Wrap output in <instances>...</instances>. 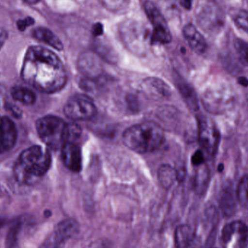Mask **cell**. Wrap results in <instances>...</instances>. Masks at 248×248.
Returning a JSON list of instances; mask_svg holds the SVG:
<instances>
[{"mask_svg": "<svg viewBox=\"0 0 248 248\" xmlns=\"http://www.w3.org/2000/svg\"><path fill=\"white\" fill-rule=\"evenodd\" d=\"M62 159L65 166L71 171L79 172L82 167L81 148L76 141H67L62 148Z\"/></svg>", "mask_w": 248, "mask_h": 248, "instance_id": "obj_9", "label": "cell"}, {"mask_svg": "<svg viewBox=\"0 0 248 248\" xmlns=\"http://www.w3.org/2000/svg\"><path fill=\"white\" fill-rule=\"evenodd\" d=\"M184 36L191 49L198 54H202L207 49V43L204 36L192 24H187L183 29Z\"/></svg>", "mask_w": 248, "mask_h": 248, "instance_id": "obj_11", "label": "cell"}, {"mask_svg": "<svg viewBox=\"0 0 248 248\" xmlns=\"http://www.w3.org/2000/svg\"><path fill=\"white\" fill-rule=\"evenodd\" d=\"M237 198L240 205L248 209V175L243 176L237 185Z\"/></svg>", "mask_w": 248, "mask_h": 248, "instance_id": "obj_23", "label": "cell"}, {"mask_svg": "<svg viewBox=\"0 0 248 248\" xmlns=\"http://www.w3.org/2000/svg\"><path fill=\"white\" fill-rule=\"evenodd\" d=\"M208 179H209V173L208 170L205 168L202 169V173H200L197 176L196 182H195V189L198 193H202L206 189L208 185Z\"/></svg>", "mask_w": 248, "mask_h": 248, "instance_id": "obj_26", "label": "cell"}, {"mask_svg": "<svg viewBox=\"0 0 248 248\" xmlns=\"http://www.w3.org/2000/svg\"><path fill=\"white\" fill-rule=\"evenodd\" d=\"M220 204L223 211L226 213L231 212L234 208V195H233L232 185L227 182L221 191Z\"/></svg>", "mask_w": 248, "mask_h": 248, "instance_id": "obj_20", "label": "cell"}, {"mask_svg": "<svg viewBox=\"0 0 248 248\" xmlns=\"http://www.w3.org/2000/svg\"><path fill=\"white\" fill-rule=\"evenodd\" d=\"M198 138L201 147L214 156L218 150L220 134L215 125L205 116L198 118Z\"/></svg>", "mask_w": 248, "mask_h": 248, "instance_id": "obj_6", "label": "cell"}, {"mask_svg": "<svg viewBox=\"0 0 248 248\" xmlns=\"http://www.w3.org/2000/svg\"><path fill=\"white\" fill-rule=\"evenodd\" d=\"M237 248H248V238L237 242Z\"/></svg>", "mask_w": 248, "mask_h": 248, "instance_id": "obj_35", "label": "cell"}, {"mask_svg": "<svg viewBox=\"0 0 248 248\" xmlns=\"http://www.w3.org/2000/svg\"><path fill=\"white\" fill-rule=\"evenodd\" d=\"M234 46L240 62L248 65V42L243 39H237L234 40Z\"/></svg>", "mask_w": 248, "mask_h": 248, "instance_id": "obj_24", "label": "cell"}, {"mask_svg": "<svg viewBox=\"0 0 248 248\" xmlns=\"http://www.w3.org/2000/svg\"><path fill=\"white\" fill-rule=\"evenodd\" d=\"M174 241L176 248H202L201 239L189 226H178L175 230Z\"/></svg>", "mask_w": 248, "mask_h": 248, "instance_id": "obj_10", "label": "cell"}, {"mask_svg": "<svg viewBox=\"0 0 248 248\" xmlns=\"http://www.w3.org/2000/svg\"><path fill=\"white\" fill-rule=\"evenodd\" d=\"M6 248H19L18 245L15 244L13 245V246H8V247H6Z\"/></svg>", "mask_w": 248, "mask_h": 248, "instance_id": "obj_39", "label": "cell"}, {"mask_svg": "<svg viewBox=\"0 0 248 248\" xmlns=\"http://www.w3.org/2000/svg\"><path fill=\"white\" fill-rule=\"evenodd\" d=\"M17 140V129L13 121L5 116H0V154L14 147Z\"/></svg>", "mask_w": 248, "mask_h": 248, "instance_id": "obj_8", "label": "cell"}, {"mask_svg": "<svg viewBox=\"0 0 248 248\" xmlns=\"http://www.w3.org/2000/svg\"><path fill=\"white\" fill-rule=\"evenodd\" d=\"M52 156L47 149L33 146L22 152L13 169L14 178L26 186L33 185L49 170Z\"/></svg>", "mask_w": 248, "mask_h": 248, "instance_id": "obj_2", "label": "cell"}, {"mask_svg": "<svg viewBox=\"0 0 248 248\" xmlns=\"http://www.w3.org/2000/svg\"><path fill=\"white\" fill-rule=\"evenodd\" d=\"M24 1L30 4H35L39 2V0H24Z\"/></svg>", "mask_w": 248, "mask_h": 248, "instance_id": "obj_38", "label": "cell"}, {"mask_svg": "<svg viewBox=\"0 0 248 248\" xmlns=\"http://www.w3.org/2000/svg\"><path fill=\"white\" fill-rule=\"evenodd\" d=\"M78 231H79L78 223L75 219L68 218L58 223L55 226L53 232L64 243H66L68 240L77 235Z\"/></svg>", "mask_w": 248, "mask_h": 248, "instance_id": "obj_12", "label": "cell"}, {"mask_svg": "<svg viewBox=\"0 0 248 248\" xmlns=\"http://www.w3.org/2000/svg\"><path fill=\"white\" fill-rule=\"evenodd\" d=\"M78 64L82 68L83 71L87 74H93L94 72H97L100 68V62L97 57L89 52L83 53L80 56Z\"/></svg>", "mask_w": 248, "mask_h": 248, "instance_id": "obj_18", "label": "cell"}, {"mask_svg": "<svg viewBox=\"0 0 248 248\" xmlns=\"http://www.w3.org/2000/svg\"><path fill=\"white\" fill-rule=\"evenodd\" d=\"M224 165H219V166H218V171H222L224 170Z\"/></svg>", "mask_w": 248, "mask_h": 248, "instance_id": "obj_40", "label": "cell"}, {"mask_svg": "<svg viewBox=\"0 0 248 248\" xmlns=\"http://www.w3.org/2000/svg\"><path fill=\"white\" fill-rule=\"evenodd\" d=\"M204 163L203 153L201 150H197L192 157V163L194 166H199Z\"/></svg>", "mask_w": 248, "mask_h": 248, "instance_id": "obj_29", "label": "cell"}, {"mask_svg": "<svg viewBox=\"0 0 248 248\" xmlns=\"http://www.w3.org/2000/svg\"><path fill=\"white\" fill-rule=\"evenodd\" d=\"M33 23H34V20H33V18H31V17H27V18L17 21V26L19 30L24 31L26 28L33 24Z\"/></svg>", "mask_w": 248, "mask_h": 248, "instance_id": "obj_30", "label": "cell"}, {"mask_svg": "<svg viewBox=\"0 0 248 248\" xmlns=\"http://www.w3.org/2000/svg\"><path fill=\"white\" fill-rule=\"evenodd\" d=\"M23 221L22 218H17L11 223L6 235V247L17 244V238L23 228Z\"/></svg>", "mask_w": 248, "mask_h": 248, "instance_id": "obj_22", "label": "cell"}, {"mask_svg": "<svg viewBox=\"0 0 248 248\" xmlns=\"http://www.w3.org/2000/svg\"><path fill=\"white\" fill-rule=\"evenodd\" d=\"M11 94L15 100L26 106H31L36 101V94L27 87H15L12 89Z\"/></svg>", "mask_w": 248, "mask_h": 248, "instance_id": "obj_16", "label": "cell"}, {"mask_svg": "<svg viewBox=\"0 0 248 248\" xmlns=\"http://www.w3.org/2000/svg\"><path fill=\"white\" fill-rule=\"evenodd\" d=\"M238 83L243 87H248V79L246 77H240V78H239Z\"/></svg>", "mask_w": 248, "mask_h": 248, "instance_id": "obj_36", "label": "cell"}, {"mask_svg": "<svg viewBox=\"0 0 248 248\" xmlns=\"http://www.w3.org/2000/svg\"><path fill=\"white\" fill-rule=\"evenodd\" d=\"M163 128L154 122H144L131 125L124 131V143L136 153H151L159 148L164 141Z\"/></svg>", "mask_w": 248, "mask_h": 248, "instance_id": "obj_3", "label": "cell"}, {"mask_svg": "<svg viewBox=\"0 0 248 248\" xmlns=\"http://www.w3.org/2000/svg\"><path fill=\"white\" fill-rule=\"evenodd\" d=\"M119 32L122 39L128 43L134 42H147L148 40V31L139 22L128 19L124 20L119 26Z\"/></svg>", "mask_w": 248, "mask_h": 248, "instance_id": "obj_7", "label": "cell"}, {"mask_svg": "<svg viewBox=\"0 0 248 248\" xmlns=\"http://www.w3.org/2000/svg\"><path fill=\"white\" fill-rule=\"evenodd\" d=\"M172 40L171 33L168 26H160L155 27L153 33L150 37V42L152 44H166L170 43Z\"/></svg>", "mask_w": 248, "mask_h": 248, "instance_id": "obj_21", "label": "cell"}, {"mask_svg": "<svg viewBox=\"0 0 248 248\" xmlns=\"http://www.w3.org/2000/svg\"><path fill=\"white\" fill-rule=\"evenodd\" d=\"M237 237L238 242L248 238V227L242 221H234L224 227L222 239L224 243H228L232 239Z\"/></svg>", "mask_w": 248, "mask_h": 248, "instance_id": "obj_14", "label": "cell"}, {"mask_svg": "<svg viewBox=\"0 0 248 248\" xmlns=\"http://www.w3.org/2000/svg\"><path fill=\"white\" fill-rule=\"evenodd\" d=\"M21 76L29 85L45 94L61 91L68 78L65 67L58 55L39 46L28 49L23 60Z\"/></svg>", "mask_w": 248, "mask_h": 248, "instance_id": "obj_1", "label": "cell"}, {"mask_svg": "<svg viewBox=\"0 0 248 248\" xmlns=\"http://www.w3.org/2000/svg\"><path fill=\"white\" fill-rule=\"evenodd\" d=\"M39 138L49 148L59 150L67 142L69 125L55 116H46L39 119L36 124Z\"/></svg>", "mask_w": 248, "mask_h": 248, "instance_id": "obj_4", "label": "cell"}, {"mask_svg": "<svg viewBox=\"0 0 248 248\" xmlns=\"http://www.w3.org/2000/svg\"><path fill=\"white\" fill-rule=\"evenodd\" d=\"M7 39V32L2 28H0V49L2 48Z\"/></svg>", "mask_w": 248, "mask_h": 248, "instance_id": "obj_33", "label": "cell"}, {"mask_svg": "<svg viewBox=\"0 0 248 248\" xmlns=\"http://www.w3.org/2000/svg\"><path fill=\"white\" fill-rule=\"evenodd\" d=\"M65 243L60 240L53 232L46 237L39 248H62Z\"/></svg>", "mask_w": 248, "mask_h": 248, "instance_id": "obj_27", "label": "cell"}, {"mask_svg": "<svg viewBox=\"0 0 248 248\" xmlns=\"http://www.w3.org/2000/svg\"><path fill=\"white\" fill-rule=\"evenodd\" d=\"M32 33H33V36L35 39L49 45L54 49L60 51L63 49V45H62L61 39L49 29L44 27L36 28L33 31Z\"/></svg>", "mask_w": 248, "mask_h": 248, "instance_id": "obj_15", "label": "cell"}, {"mask_svg": "<svg viewBox=\"0 0 248 248\" xmlns=\"http://www.w3.org/2000/svg\"><path fill=\"white\" fill-rule=\"evenodd\" d=\"M234 22L240 29L248 33V11L240 10L234 17Z\"/></svg>", "mask_w": 248, "mask_h": 248, "instance_id": "obj_28", "label": "cell"}, {"mask_svg": "<svg viewBox=\"0 0 248 248\" xmlns=\"http://www.w3.org/2000/svg\"><path fill=\"white\" fill-rule=\"evenodd\" d=\"M64 113L71 120L84 122L94 118L97 108L90 97L84 94H76L65 103Z\"/></svg>", "mask_w": 248, "mask_h": 248, "instance_id": "obj_5", "label": "cell"}, {"mask_svg": "<svg viewBox=\"0 0 248 248\" xmlns=\"http://www.w3.org/2000/svg\"><path fill=\"white\" fill-rule=\"evenodd\" d=\"M144 12L150 21L155 27L160 26H166V20L162 16L158 9L151 1H147L144 4Z\"/></svg>", "mask_w": 248, "mask_h": 248, "instance_id": "obj_19", "label": "cell"}, {"mask_svg": "<svg viewBox=\"0 0 248 248\" xmlns=\"http://www.w3.org/2000/svg\"><path fill=\"white\" fill-rule=\"evenodd\" d=\"M103 31H104V29H103V24L100 23H95L92 29V32L94 36H101L103 33Z\"/></svg>", "mask_w": 248, "mask_h": 248, "instance_id": "obj_32", "label": "cell"}, {"mask_svg": "<svg viewBox=\"0 0 248 248\" xmlns=\"http://www.w3.org/2000/svg\"><path fill=\"white\" fill-rule=\"evenodd\" d=\"M177 173L169 165H163L158 169V180L165 189H169L177 179Z\"/></svg>", "mask_w": 248, "mask_h": 248, "instance_id": "obj_17", "label": "cell"}, {"mask_svg": "<svg viewBox=\"0 0 248 248\" xmlns=\"http://www.w3.org/2000/svg\"><path fill=\"white\" fill-rule=\"evenodd\" d=\"M8 195L5 190L0 186V209L4 208L8 202Z\"/></svg>", "mask_w": 248, "mask_h": 248, "instance_id": "obj_31", "label": "cell"}, {"mask_svg": "<svg viewBox=\"0 0 248 248\" xmlns=\"http://www.w3.org/2000/svg\"><path fill=\"white\" fill-rule=\"evenodd\" d=\"M199 23L205 30H214L221 28V20L219 13L214 7H207L199 15Z\"/></svg>", "mask_w": 248, "mask_h": 248, "instance_id": "obj_13", "label": "cell"}, {"mask_svg": "<svg viewBox=\"0 0 248 248\" xmlns=\"http://www.w3.org/2000/svg\"><path fill=\"white\" fill-rule=\"evenodd\" d=\"M130 0H100L103 5L112 12H119L125 10Z\"/></svg>", "mask_w": 248, "mask_h": 248, "instance_id": "obj_25", "label": "cell"}, {"mask_svg": "<svg viewBox=\"0 0 248 248\" xmlns=\"http://www.w3.org/2000/svg\"><path fill=\"white\" fill-rule=\"evenodd\" d=\"M6 221H7V218L0 216V230L4 227V224H6Z\"/></svg>", "mask_w": 248, "mask_h": 248, "instance_id": "obj_37", "label": "cell"}, {"mask_svg": "<svg viewBox=\"0 0 248 248\" xmlns=\"http://www.w3.org/2000/svg\"><path fill=\"white\" fill-rule=\"evenodd\" d=\"M180 3L186 10H190L192 7V0H180Z\"/></svg>", "mask_w": 248, "mask_h": 248, "instance_id": "obj_34", "label": "cell"}]
</instances>
